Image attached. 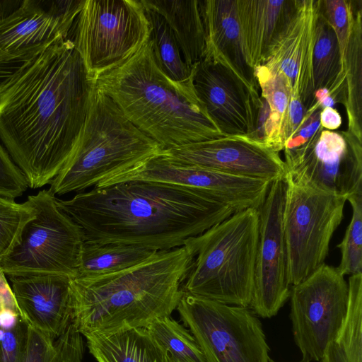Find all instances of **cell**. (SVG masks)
Masks as SVG:
<instances>
[{
  "instance_id": "cell-1",
  "label": "cell",
  "mask_w": 362,
  "mask_h": 362,
  "mask_svg": "<svg viewBox=\"0 0 362 362\" xmlns=\"http://www.w3.org/2000/svg\"><path fill=\"white\" fill-rule=\"evenodd\" d=\"M71 38L25 62L0 91V142L37 189L49 184L72 154L94 89Z\"/></svg>"
},
{
  "instance_id": "cell-2",
  "label": "cell",
  "mask_w": 362,
  "mask_h": 362,
  "mask_svg": "<svg viewBox=\"0 0 362 362\" xmlns=\"http://www.w3.org/2000/svg\"><path fill=\"white\" fill-rule=\"evenodd\" d=\"M57 204L80 227L84 242L156 251L183 246L235 213L202 191L142 180L94 187Z\"/></svg>"
},
{
  "instance_id": "cell-3",
  "label": "cell",
  "mask_w": 362,
  "mask_h": 362,
  "mask_svg": "<svg viewBox=\"0 0 362 362\" xmlns=\"http://www.w3.org/2000/svg\"><path fill=\"white\" fill-rule=\"evenodd\" d=\"M194 256L185 245L156 251L124 270L71 278L73 322L84 334L146 328L177 309Z\"/></svg>"
},
{
  "instance_id": "cell-4",
  "label": "cell",
  "mask_w": 362,
  "mask_h": 362,
  "mask_svg": "<svg viewBox=\"0 0 362 362\" xmlns=\"http://www.w3.org/2000/svg\"><path fill=\"white\" fill-rule=\"evenodd\" d=\"M94 82L136 128L163 150L223 135L197 97L192 80L175 83L160 69L150 40Z\"/></svg>"
},
{
  "instance_id": "cell-5",
  "label": "cell",
  "mask_w": 362,
  "mask_h": 362,
  "mask_svg": "<svg viewBox=\"0 0 362 362\" xmlns=\"http://www.w3.org/2000/svg\"><path fill=\"white\" fill-rule=\"evenodd\" d=\"M163 151L136 128L110 97L94 86L76 146L48 189L54 196L82 192L139 166Z\"/></svg>"
},
{
  "instance_id": "cell-6",
  "label": "cell",
  "mask_w": 362,
  "mask_h": 362,
  "mask_svg": "<svg viewBox=\"0 0 362 362\" xmlns=\"http://www.w3.org/2000/svg\"><path fill=\"white\" fill-rule=\"evenodd\" d=\"M255 209L235 212L184 245L194 256L182 290L221 303L249 307L259 240Z\"/></svg>"
},
{
  "instance_id": "cell-7",
  "label": "cell",
  "mask_w": 362,
  "mask_h": 362,
  "mask_svg": "<svg viewBox=\"0 0 362 362\" xmlns=\"http://www.w3.org/2000/svg\"><path fill=\"white\" fill-rule=\"evenodd\" d=\"M285 182L283 228L293 286L325 264L346 199L288 173Z\"/></svg>"
},
{
  "instance_id": "cell-8",
  "label": "cell",
  "mask_w": 362,
  "mask_h": 362,
  "mask_svg": "<svg viewBox=\"0 0 362 362\" xmlns=\"http://www.w3.org/2000/svg\"><path fill=\"white\" fill-rule=\"evenodd\" d=\"M27 200L35 217L23 229L20 243L0 261L6 276L77 274L83 243L80 227L59 209L56 197L43 189Z\"/></svg>"
},
{
  "instance_id": "cell-9",
  "label": "cell",
  "mask_w": 362,
  "mask_h": 362,
  "mask_svg": "<svg viewBox=\"0 0 362 362\" xmlns=\"http://www.w3.org/2000/svg\"><path fill=\"white\" fill-rule=\"evenodd\" d=\"M72 40L94 80L134 55L151 28L139 0H85Z\"/></svg>"
},
{
  "instance_id": "cell-10",
  "label": "cell",
  "mask_w": 362,
  "mask_h": 362,
  "mask_svg": "<svg viewBox=\"0 0 362 362\" xmlns=\"http://www.w3.org/2000/svg\"><path fill=\"white\" fill-rule=\"evenodd\" d=\"M177 310L206 362H269L262 325L250 307L184 292Z\"/></svg>"
},
{
  "instance_id": "cell-11",
  "label": "cell",
  "mask_w": 362,
  "mask_h": 362,
  "mask_svg": "<svg viewBox=\"0 0 362 362\" xmlns=\"http://www.w3.org/2000/svg\"><path fill=\"white\" fill-rule=\"evenodd\" d=\"M294 341L310 361L322 359L345 320L349 286L337 267L322 264L290 291Z\"/></svg>"
},
{
  "instance_id": "cell-12",
  "label": "cell",
  "mask_w": 362,
  "mask_h": 362,
  "mask_svg": "<svg viewBox=\"0 0 362 362\" xmlns=\"http://www.w3.org/2000/svg\"><path fill=\"white\" fill-rule=\"evenodd\" d=\"M287 173L346 199L362 194V140L320 127L298 148L284 151Z\"/></svg>"
},
{
  "instance_id": "cell-13",
  "label": "cell",
  "mask_w": 362,
  "mask_h": 362,
  "mask_svg": "<svg viewBox=\"0 0 362 362\" xmlns=\"http://www.w3.org/2000/svg\"><path fill=\"white\" fill-rule=\"evenodd\" d=\"M133 180L165 182L197 189L234 212L258 210L272 183L181 163L165 156L163 152L139 166L106 179L97 187Z\"/></svg>"
},
{
  "instance_id": "cell-14",
  "label": "cell",
  "mask_w": 362,
  "mask_h": 362,
  "mask_svg": "<svg viewBox=\"0 0 362 362\" xmlns=\"http://www.w3.org/2000/svg\"><path fill=\"white\" fill-rule=\"evenodd\" d=\"M285 179L272 182L258 209L259 240L250 308L263 318L276 315L290 296L288 252L283 228Z\"/></svg>"
},
{
  "instance_id": "cell-15",
  "label": "cell",
  "mask_w": 362,
  "mask_h": 362,
  "mask_svg": "<svg viewBox=\"0 0 362 362\" xmlns=\"http://www.w3.org/2000/svg\"><path fill=\"white\" fill-rule=\"evenodd\" d=\"M85 0H23L0 21V59L23 64L66 40Z\"/></svg>"
},
{
  "instance_id": "cell-16",
  "label": "cell",
  "mask_w": 362,
  "mask_h": 362,
  "mask_svg": "<svg viewBox=\"0 0 362 362\" xmlns=\"http://www.w3.org/2000/svg\"><path fill=\"white\" fill-rule=\"evenodd\" d=\"M191 80L197 97L223 134L257 136L263 107L257 86L209 59L193 68Z\"/></svg>"
},
{
  "instance_id": "cell-17",
  "label": "cell",
  "mask_w": 362,
  "mask_h": 362,
  "mask_svg": "<svg viewBox=\"0 0 362 362\" xmlns=\"http://www.w3.org/2000/svg\"><path fill=\"white\" fill-rule=\"evenodd\" d=\"M163 155L181 163L270 182L285 179L287 173L279 153L252 135L223 134L164 150Z\"/></svg>"
},
{
  "instance_id": "cell-18",
  "label": "cell",
  "mask_w": 362,
  "mask_h": 362,
  "mask_svg": "<svg viewBox=\"0 0 362 362\" xmlns=\"http://www.w3.org/2000/svg\"><path fill=\"white\" fill-rule=\"evenodd\" d=\"M319 0H295L288 19L272 42L262 65L288 80L306 111L315 103L313 54Z\"/></svg>"
},
{
  "instance_id": "cell-19",
  "label": "cell",
  "mask_w": 362,
  "mask_h": 362,
  "mask_svg": "<svg viewBox=\"0 0 362 362\" xmlns=\"http://www.w3.org/2000/svg\"><path fill=\"white\" fill-rule=\"evenodd\" d=\"M23 318L30 327L56 339L73 322L71 277L38 274L8 277Z\"/></svg>"
},
{
  "instance_id": "cell-20",
  "label": "cell",
  "mask_w": 362,
  "mask_h": 362,
  "mask_svg": "<svg viewBox=\"0 0 362 362\" xmlns=\"http://www.w3.org/2000/svg\"><path fill=\"white\" fill-rule=\"evenodd\" d=\"M294 6L295 0H236L243 54L250 69L263 64L272 42Z\"/></svg>"
},
{
  "instance_id": "cell-21",
  "label": "cell",
  "mask_w": 362,
  "mask_h": 362,
  "mask_svg": "<svg viewBox=\"0 0 362 362\" xmlns=\"http://www.w3.org/2000/svg\"><path fill=\"white\" fill-rule=\"evenodd\" d=\"M201 6L206 39L204 59L223 64L244 81L257 86L243 54L236 0H204Z\"/></svg>"
},
{
  "instance_id": "cell-22",
  "label": "cell",
  "mask_w": 362,
  "mask_h": 362,
  "mask_svg": "<svg viewBox=\"0 0 362 362\" xmlns=\"http://www.w3.org/2000/svg\"><path fill=\"white\" fill-rule=\"evenodd\" d=\"M98 362H173L165 349L144 327L113 333L84 334Z\"/></svg>"
},
{
  "instance_id": "cell-23",
  "label": "cell",
  "mask_w": 362,
  "mask_h": 362,
  "mask_svg": "<svg viewBox=\"0 0 362 362\" xmlns=\"http://www.w3.org/2000/svg\"><path fill=\"white\" fill-rule=\"evenodd\" d=\"M167 21L186 64L193 68L205 57L206 39L201 1L140 0Z\"/></svg>"
},
{
  "instance_id": "cell-24",
  "label": "cell",
  "mask_w": 362,
  "mask_h": 362,
  "mask_svg": "<svg viewBox=\"0 0 362 362\" xmlns=\"http://www.w3.org/2000/svg\"><path fill=\"white\" fill-rule=\"evenodd\" d=\"M261 97L267 105V114L262 124L261 139L277 152L283 151L287 140L286 121L292 90L281 74L264 65L253 69Z\"/></svg>"
},
{
  "instance_id": "cell-25",
  "label": "cell",
  "mask_w": 362,
  "mask_h": 362,
  "mask_svg": "<svg viewBox=\"0 0 362 362\" xmlns=\"http://www.w3.org/2000/svg\"><path fill=\"white\" fill-rule=\"evenodd\" d=\"M315 92L327 90L335 103H343L344 70L336 35L319 11L313 54Z\"/></svg>"
},
{
  "instance_id": "cell-26",
  "label": "cell",
  "mask_w": 362,
  "mask_h": 362,
  "mask_svg": "<svg viewBox=\"0 0 362 362\" xmlns=\"http://www.w3.org/2000/svg\"><path fill=\"white\" fill-rule=\"evenodd\" d=\"M156 251L136 245L83 241L77 278H90L124 270L146 259Z\"/></svg>"
},
{
  "instance_id": "cell-27",
  "label": "cell",
  "mask_w": 362,
  "mask_h": 362,
  "mask_svg": "<svg viewBox=\"0 0 362 362\" xmlns=\"http://www.w3.org/2000/svg\"><path fill=\"white\" fill-rule=\"evenodd\" d=\"M362 15L356 11L349 42L343 57L344 105L348 120L346 132L362 140Z\"/></svg>"
},
{
  "instance_id": "cell-28",
  "label": "cell",
  "mask_w": 362,
  "mask_h": 362,
  "mask_svg": "<svg viewBox=\"0 0 362 362\" xmlns=\"http://www.w3.org/2000/svg\"><path fill=\"white\" fill-rule=\"evenodd\" d=\"M349 303L343 326L320 362H362V273L350 275Z\"/></svg>"
},
{
  "instance_id": "cell-29",
  "label": "cell",
  "mask_w": 362,
  "mask_h": 362,
  "mask_svg": "<svg viewBox=\"0 0 362 362\" xmlns=\"http://www.w3.org/2000/svg\"><path fill=\"white\" fill-rule=\"evenodd\" d=\"M141 4L150 24L149 40L152 42L154 57L158 66L175 83L190 82L192 69L186 64L179 44L167 21L157 11L142 3Z\"/></svg>"
},
{
  "instance_id": "cell-30",
  "label": "cell",
  "mask_w": 362,
  "mask_h": 362,
  "mask_svg": "<svg viewBox=\"0 0 362 362\" xmlns=\"http://www.w3.org/2000/svg\"><path fill=\"white\" fill-rule=\"evenodd\" d=\"M84 340L72 322L57 339L30 327L24 362H82Z\"/></svg>"
},
{
  "instance_id": "cell-31",
  "label": "cell",
  "mask_w": 362,
  "mask_h": 362,
  "mask_svg": "<svg viewBox=\"0 0 362 362\" xmlns=\"http://www.w3.org/2000/svg\"><path fill=\"white\" fill-rule=\"evenodd\" d=\"M146 329L173 362H206L192 333L170 316L156 319Z\"/></svg>"
},
{
  "instance_id": "cell-32",
  "label": "cell",
  "mask_w": 362,
  "mask_h": 362,
  "mask_svg": "<svg viewBox=\"0 0 362 362\" xmlns=\"http://www.w3.org/2000/svg\"><path fill=\"white\" fill-rule=\"evenodd\" d=\"M35 215L28 200L17 203L0 196V261L20 243L24 228Z\"/></svg>"
},
{
  "instance_id": "cell-33",
  "label": "cell",
  "mask_w": 362,
  "mask_h": 362,
  "mask_svg": "<svg viewBox=\"0 0 362 362\" xmlns=\"http://www.w3.org/2000/svg\"><path fill=\"white\" fill-rule=\"evenodd\" d=\"M346 201L352 208L351 219L337 246L341 252L337 269L343 276L362 273V194L350 196Z\"/></svg>"
},
{
  "instance_id": "cell-34",
  "label": "cell",
  "mask_w": 362,
  "mask_h": 362,
  "mask_svg": "<svg viewBox=\"0 0 362 362\" xmlns=\"http://www.w3.org/2000/svg\"><path fill=\"white\" fill-rule=\"evenodd\" d=\"M28 328L19 311H0V362H24Z\"/></svg>"
},
{
  "instance_id": "cell-35",
  "label": "cell",
  "mask_w": 362,
  "mask_h": 362,
  "mask_svg": "<svg viewBox=\"0 0 362 362\" xmlns=\"http://www.w3.org/2000/svg\"><path fill=\"white\" fill-rule=\"evenodd\" d=\"M353 2L346 0H319V11L336 35L342 62L356 11Z\"/></svg>"
},
{
  "instance_id": "cell-36",
  "label": "cell",
  "mask_w": 362,
  "mask_h": 362,
  "mask_svg": "<svg viewBox=\"0 0 362 362\" xmlns=\"http://www.w3.org/2000/svg\"><path fill=\"white\" fill-rule=\"evenodd\" d=\"M28 188L25 177L0 142V196L15 199Z\"/></svg>"
},
{
  "instance_id": "cell-37",
  "label": "cell",
  "mask_w": 362,
  "mask_h": 362,
  "mask_svg": "<svg viewBox=\"0 0 362 362\" xmlns=\"http://www.w3.org/2000/svg\"><path fill=\"white\" fill-rule=\"evenodd\" d=\"M2 310L19 311L11 287L0 269V311Z\"/></svg>"
},
{
  "instance_id": "cell-38",
  "label": "cell",
  "mask_w": 362,
  "mask_h": 362,
  "mask_svg": "<svg viewBox=\"0 0 362 362\" xmlns=\"http://www.w3.org/2000/svg\"><path fill=\"white\" fill-rule=\"evenodd\" d=\"M320 127L329 131H334L339 128L342 123L341 115L334 107H325L321 110L319 115Z\"/></svg>"
},
{
  "instance_id": "cell-39",
  "label": "cell",
  "mask_w": 362,
  "mask_h": 362,
  "mask_svg": "<svg viewBox=\"0 0 362 362\" xmlns=\"http://www.w3.org/2000/svg\"><path fill=\"white\" fill-rule=\"evenodd\" d=\"M23 64L4 62L0 59V91Z\"/></svg>"
},
{
  "instance_id": "cell-40",
  "label": "cell",
  "mask_w": 362,
  "mask_h": 362,
  "mask_svg": "<svg viewBox=\"0 0 362 362\" xmlns=\"http://www.w3.org/2000/svg\"><path fill=\"white\" fill-rule=\"evenodd\" d=\"M23 0H0V21L15 12L23 4Z\"/></svg>"
},
{
  "instance_id": "cell-41",
  "label": "cell",
  "mask_w": 362,
  "mask_h": 362,
  "mask_svg": "<svg viewBox=\"0 0 362 362\" xmlns=\"http://www.w3.org/2000/svg\"><path fill=\"white\" fill-rule=\"evenodd\" d=\"M310 358L306 356V355H302V358L300 361H296V362H310ZM269 362H279V361H276L273 359H272L271 358H269Z\"/></svg>"
}]
</instances>
